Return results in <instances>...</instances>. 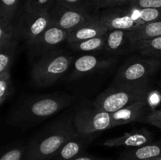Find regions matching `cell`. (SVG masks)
I'll list each match as a JSON object with an SVG mask.
<instances>
[{"instance_id": "obj_1", "label": "cell", "mask_w": 161, "mask_h": 160, "mask_svg": "<svg viewBox=\"0 0 161 160\" xmlns=\"http://www.w3.org/2000/svg\"><path fill=\"white\" fill-rule=\"evenodd\" d=\"M75 99L64 92L23 94L9 109L7 123L20 130L31 128L69 108Z\"/></svg>"}, {"instance_id": "obj_2", "label": "cell", "mask_w": 161, "mask_h": 160, "mask_svg": "<svg viewBox=\"0 0 161 160\" xmlns=\"http://www.w3.org/2000/svg\"><path fill=\"white\" fill-rule=\"evenodd\" d=\"M74 107L66 109L44 125L27 142L24 160H50L60 147L77 133Z\"/></svg>"}, {"instance_id": "obj_3", "label": "cell", "mask_w": 161, "mask_h": 160, "mask_svg": "<svg viewBox=\"0 0 161 160\" xmlns=\"http://www.w3.org/2000/svg\"><path fill=\"white\" fill-rule=\"evenodd\" d=\"M73 61V55L63 50L42 55L31 68V84L39 89L50 87L69 72Z\"/></svg>"}, {"instance_id": "obj_4", "label": "cell", "mask_w": 161, "mask_h": 160, "mask_svg": "<svg viewBox=\"0 0 161 160\" xmlns=\"http://www.w3.org/2000/svg\"><path fill=\"white\" fill-rule=\"evenodd\" d=\"M151 83L138 85H112L96 97L92 103L101 111L113 113L119 109L147 100Z\"/></svg>"}, {"instance_id": "obj_5", "label": "cell", "mask_w": 161, "mask_h": 160, "mask_svg": "<svg viewBox=\"0 0 161 160\" xmlns=\"http://www.w3.org/2000/svg\"><path fill=\"white\" fill-rule=\"evenodd\" d=\"M161 58L140 54L127 58L118 68L112 85L151 83V78L160 70Z\"/></svg>"}, {"instance_id": "obj_6", "label": "cell", "mask_w": 161, "mask_h": 160, "mask_svg": "<svg viewBox=\"0 0 161 160\" xmlns=\"http://www.w3.org/2000/svg\"><path fill=\"white\" fill-rule=\"evenodd\" d=\"M117 56H106L97 53H85L78 56L72 62L68 72L67 81L69 83L89 79L100 74L114 68L117 64Z\"/></svg>"}, {"instance_id": "obj_7", "label": "cell", "mask_w": 161, "mask_h": 160, "mask_svg": "<svg viewBox=\"0 0 161 160\" xmlns=\"http://www.w3.org/2000/svg\"><path fill=\"white\" fill-rule=\"evenodd\" d=\"M73 122L77 133L84 134L113 128L111 113L97 109L88 100H81L74 107Z\"/></svg>"}, {"instance_id": "obj_8", "label": "cell", "mask_w": 161, "mask_h": 160, "mask_svg": "<svg viewBox=\"0 0 161 160\" xmlns=\"http://www.w3.org/2000/svg\"><path fill=\"white\" fill-rule=\"evenodd\" d=\"M17 25L20 38L30 46L51 25L50 10L30 12L23 9Z\"/></svg>"}, {"instance_id": "obj_9", "label": "cell", "mask_w": 161, "mask_h": 160, "mask_svg": "<svg viewBox=\"0 0 161 160\" xmlns=\"http://www.w3.org/2000/svg\"><path fill=\"white\" fill-rule=\"evenodd\" d=\"M78 9H69L54 3L50 9L51 25L71 32L97 14Z\"/></svg>"}, {"instance_id": "obj_10", "label": "cell", "mask_w": 161, "mask_h": 160, "mask_svg": "<svg viewBox=\"0 0 161 160\" xmlns=\"http://www.w3.org/2000/svg\"><path fill=\"white\" fill-rule=\"evenodd\" d=\"M101 21L108 30L119 29L134 31L145 24L137 17L130 7H114L105 9L98 13Z\"/></svg>"}, {"instance_id": "obj_11", "label": "cell", "mask_w": 161, "mask_h": 160, "mask_svg": "<svg viewBox=\"0 0 161 160\" xmlns=\"http://www.w3.org/2000/svg\"><path fill=\"white\" fill-rule=\"evenodd\" d=\"M69 33L54 25H50L30 46L28 53L31 57H40L42 55L58 50V47L67 41Z\"/></svg>"}, {"instance_id": "obj_12", "label": "cell", "mask_w": 161, "mask_h": 160, "mask_svg": "<svg viewBox=\"0 0 161 160\" xmlns=\"http://www.w3.org/2000/svg\"><path fill=\"white\" fill-rule=\"evenodd\" d=\"M101 132L84 134L76 133L68 140L50 160H72L84 153V151L99 135Z\"/></svg>"}, {"instance_id": "obj_13", "label": "cell", "mask_w": 161, "mask_h": 160, "mask_svg": "<svg viewBox=\"0 0 161 160\" xmlns=\"http://www.w3.org/2000/svg\"><path fill=\"white\" fill-rule=\"evenodd\" d=\"M153 111L147 100L138 102L111 113L113 127L137 122L145 123L146 117Z\"/></svg>"}, {"instance_id": "obj_14", "label": "cell", "mask_w": 161, "mask_h": 160, "mask_svg": "<svg viewBox=\"0 0 161 160\" xmlns=\"http://www.w3.org/2000/svg\"><path fill=\"white\" fill-rule=\"evenodd\" d=\"M153 133L147 129L142 128L125 133L122 136L110 138L104 141L102 144L108 147H124L126 148H133L153 142Z\"/></svg>"}, {"instance_id": "obj_15", "label": "cell", "mask_w": 161, "mask_h": 160, "mask_svg": "<svg viewBox=\"0 0 161 160\" xmlns=\"http://www.w3.org/2000/svg\"><path fill=\"white\" fill-rule=\"evenodd\" d=\"M105 51L113 56H119L133 51L134 42L130 37V31L113 29L105 34Z\"/></svg>"}, {"instance_id": "obj_16", "label": "cell", "mask_w": 161, "mask_h": 160, "mask_svg": "<svg viewBox=\"0 0 161 160\" xmlns=\"http://www.w3.org/2000/svg\"><path fill=\"white\" fill-rule=\"evenodd\" d=\"M108 31V28L101 21L98 13H97L94 17L71 32L66 42L69 43L105 35Z\"/></svg>"}, {"instance_id": "obj_17", "label": "cell", "mask_w": 161, "mask_h": 160, "mask_svg": "<svg viewBox=\"0 0 161 160\" xmlns=\"http://www.w3.org/2000/svg\"><path fill=\"white\" fill-rule=\"evenodd\" d=\"M161 156V140L133 148H127L116 160H149Z\"/></svg>"}, {"instance_id": "obj_18", "label": "cell", "mask_w": 161, "mask_h": 160, "mask_svg": "<svg viewBox=\"0 0 161 160\" xmlns=\"http://www.w3.org/2000/svg\"><path fill=\"white\" fill-rule=\"evenodd\" d=\"M130 37L134 43L161 37V20L143 24L130 31Z\"/></svg>"}, {"instance_id": "obj_19", "label": "cell", "mask_w": 161, "mask_h": 160, "mask_svg": "<svg viewBox=\"0 0 161 160\" xmlns=\"http://www.w3.org/2000/svg\"><path fill=\"white\" fill-rule=\"evenodd\" d=\"M105 35L98 37L91 38L78 42H69L68 45L72 50L80 53H93L105 50Z\"/></svg>"}, {"instance_id": "obj_20", "label": "cell", "mask_w": 161, "mask_h": 160, "mask_svg": "<svg viewBox=\"0 0 161 160\" xmlns=\"http://www.w3.org/2000/svg\"><path fill=\"white\" fill-rule=\"evenodd\" d=\"M133 51L146 56L161 58V37L135 42Z\"/></svg>"}, {"instance_id": "obj_21", "label": "cell", "mask_w": 161, "mask_h": 160, "mask_svg": "<svg viewBox=\"0 0 161 160\" xmlns=\"http://www.w3.org/2000/svg\"><path fill=\"white\" fill-rule=\"evenodd\" d=\"M20 38L18 28L14 22L0 18V46L17 42Z\"/></svg>"}, {"instance_id": "obj_22", "label": "cell", "mask_w": 161, "mask_h": 160, "mask_svg": "<svg viewBox=\"0 0 161 160\" xmlns=\"http://www.w3.org/2000/svg\"><path fill=\"white\" fill-rule=\"evenodd\" d=\"M17 44L18 41L0 46V74L10 71L15 57Z\"/></svg>"}, {"instance_id": "obj_23", "label": "cell", "mask_w": 161, "mask_h": 160, "mask_svg": "<svg viewBox=\"0 0 161 160\" xmlns=\"http://www.w3.org/2000/svg\"><path fill=\"white\" fill-rule=\"evenodd\" d=\"M55 3L69 9H78L96 13L98 10L96 0H56Z\"/></svg>"}, {"instance_id": "obj_24", "label": "cell", "mask_w": 161, "mask_h": 160, "mask_svg": "<svg viewBox=\"0 0 161 160\" xmlns=\"http://www.w3.org/2000/svg\"><path fill=\"white\" fill-rule=\"evenodd\" d=\"M20 0H1L0 18L14 22L20 12Z\"/></svg>"}, {"instance_id": "obj_25", "label": "cell", "mask_w": 161, "mask_h": 160, "mask_svg": "<svg viewBox=\"0 0 161 160\" xmlns=\"http://www.w3.org/2000/svg\"><path fill=\"white\" fill-rule=\"evenodd\" d=\"M14 92V82L11 77L10 71L0 74V104L3 105Z\"/></svg>"}, {"instance_id": "obj_26", "label": "cell", "mask_w": 161, "mask_h": 160, "mask_svg": "<svg viewBox=\"0 0 161 160\" xmlns=\"http://www.w3.org/2000/svg\"><path fill=\"white\" fill-rule=\"evenodd\" d=\"M128 6L133 10L137 17L144 23L161 20V9H154V8L141 9V8L132 7L130 6Z\"/></svg>"}, {"instance_id": "obj_27", "label": "cell", "mask_w": 161, "mask_h": 160, "mask_svg": "<svg viewBox=\"0 0 161 160\" xmlns=\"http://www.w3.org/2000/svg\"><path fill=\"white\" fill-rule=\"evenodd\" d=\"M26 148L27 143L19 142L6 150L0 160H24Z\"/></svg>"}, {"instance_id": "obj_28", "label": "cell", "mask_w": 161, "mask_h": 160, "mask_svg": "<svg viewBox=\"0 0 161 160\" xmlns=\"http://www.w3.org/2000/svg\"><path fill=\"white\" fill-rule=\"evenodd\" d=\"M56 0H26L24 9L30 12L49 11Z\"/></svg>"}, {"instance_id": "obj_29", "label": "cell", "mask_w": 161, "mask_h": 160, "mask_svg": "<svg viewBox=\"0 0 161 160\" xmlns=\"http://www.w3.org/2000/svg\"><path fill=\"white\" fill-rule=\"evenodd\" d=\"M129 0H96L97 9L119 7L128 5Z\"/></svg>"}, {"instance_id": "obj_30", "label": "cell", "mask_w": 161, "mask_h": 160, "mask_svg": "<svg viewBox=\"0 0 161 160\" xmlns=\"http://www.w3.org/2000/svg\"><path fill=\"white\" fill-rule=\"evenodd\" d=\"M127 6L136 8H154L161 9V0H138Z\"/></svg>"}, {"instance_id": "obj_31", "label": "cell", "mask_w": 161, "mask_h": 160, "mask_svg": "<svg viewBox=\"0 0 161 160\" xmlns=\"http://www.w3.org/2000/svg\"><path fill=\"white\" fill-rule=\"evenodd\" d=\"M145 123L153 125L161 130V108L153 110L146 117Z\"/></svg>"}, {"instance_id": "obj_32", "label": "cell", "mask_w": 161, "mask_h": 160, "mask_svg": "<svg viewBox=\"0 0 161 160\" xmlns=\"http://www.w3.org/2000/svg\"><path fill=\"white\" fill-rule=\"evenodd\" d=\"M72 160H110L107 158H101V157L94 156V155H89V154L83 153L81 155H78L77 157L74 158Z\"/></svg>"}, {"instance_id": "obj_33", "label": "cell", "mask_w": 161, "mask_h": 160, "mask_svg": "<svg viewBox=\"0 0 161 160\" xmlns=\"http://www.w3.org/2000/svg\"><path fill=\"white\" fill-rule=\"evenodd\" d=\"M149 160H161V156H160V157H157V158H151V159H149Z\"/></svg>"}, {"instance_id": "obj_34", "label": "cell", "mask_w": 161, "mask_h": 160, "mask_svg": "<svg viewBox=\"0 0 161 160\" xmlns=\"http://www.w3.org/2000/svg\"><path fill=\"white\" fill-rule=\"evenodd\" d=\"M136 1H138V0H129L128 5H129V4H131V3H135V2H136Z\"/></svg>"}, {"instance_id": "obj_35", "label": "cell", "mask_w": 161, "mask_h": 160, "mask_svg": "<svg viewBox=\"0 0 161 160\" xmlns=\"http://www.w3.org/2000/svg\"><path fill=\"white\" fill-rule=\"evenodd\" d=\"M160 89H161V79H160Z\"/></svg>"}]
</instances>
